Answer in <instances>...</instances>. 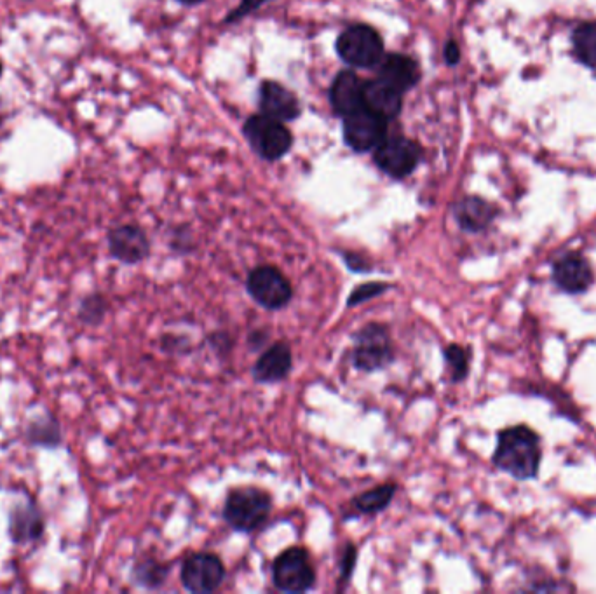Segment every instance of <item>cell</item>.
Instances as JSON below:
<instances>
[{
	"label": "cell",
	"instance_id": "2",
	"mask_svg": "<svg viewBox=\"0 0 596 594\" xmlns=\"http://www.w3.org/2000/svg\"><path fill=\"white\" fill-rule=\"evenodd\" d=\"M271 493L255 485L236 486L227 492L222 518L225 525L239 534H255L271 518Z\"/></svg>",
	"mask_w": 596,
	"mask_h": 594
},
{
	"label": "cell",
	"instance_id": "18",
	"mask_svg": "<svg viewBox=\"0 0 596 594\" xmlns=\"http://www.w3.org/2000/svg\"><path fill=\"white\" fill-rule=\"evenodd\" d=\"M379 79L391 84L400 93L414 88L420 79V68L417 61L405 54H387L379 61Z\"/></svg>",
	"mask_w": 596,
	"mask_h": 594
},
{
	"label": "cell",
	"instance_id": "5",
	"mask_svg": "<svg viewBox=\"0 0 596 594\" xmlns=\"http://www.w3.org/2000/svg\"><path fill=\"white\" fill-rule=\"evenodd\" d=\"M246 291L255 304L271 312L283 311L295 297L290 277L272 264L257 265L248 272Z\"/></svg>",
	"mask_w": 596,
	"mask_h": 594
},
{
	"label": "cell",
	"instance_id": "23",
	"mask_svg": "<svg viewBox=\"0 0 596 594\" xmlns=\"http://www.w3.org/2000/svg\"><path fill=\"white\" fill-rule=\"evenodd\" d=\"M443 358H445V365H447V372L452 384H461L469 377L471 358H473L469 347L461 344H448L443 349Z\"/></svg>",
	"mask_w": 596,
	"mask_h": 594
},
{
	"label": "cell",
	"instance_id": "35",
	"mask_svg": "<svg viewBox=\"0 0 596 594\" xmlns=\"http://www.w3.org/2000/svg\"><path fill=\"white\" fill-rule=\"evenodd\" d=\"M178 2H182V4H189V6H194V4H199V2H203V0H178Z\"/></svg>",
	"mask_w": 596,
	"mask_h": 594
},
{
	"label": "cell",
	"instance_id": "15",
	"mask_svg": "<svg viewBox=\"0 0 596 594\" xmlns=\"http://www.w3.org/2000/svg\"><path fill=\"white\" fill-rule=\"evenodd\" d=\"M396 492H398V485L394 481H387V483L373 486L370 490L358 493L342 514V518H344V521L358 520V518H365V516L370 518V516L384 513L387 507L393 504Z\"/></svg>",
	"mask_w": 596,
	"mask_h": 594
},
{
	"label": "cell",
	"instance_id": "22",
	"mask_svg": "<svg viewBox=\"0 0 596 594\" xmlns=\"http://www.w3.org/2000/svg\"><path fill=\"white\" fill-rule=\"evenodd\" d=\"M25 438L30 446L55 450L63 443V431L55 415L48 412L28 424Z\"/></svg>",
	"mask_w": 596,
	"mask_h": 594
},
{
	"label": "cell",
	"instance_id": "10",
	"mask_svg": "<svg viewBox=\"0 0 596 594\" xmlns=\"http://www.w3.org/2000/svg\"><path fill=\"white\" fill-rule=\"evenodd\" d=\"M420 157H422V150L419 145L403 136L386 138L375 149V164L386 175L396 180L412 175L414 169L419 166Z\"/></svg>",
	"mask_w": 596,
	"mask_h": 594
},
{
	"label": "cell",
	"instance_id": "28",
	"mask_svg": "<svg viewBox=\"0 0 596 594\" xmlns=\"http://www.w3.org/2000/svg\"><path fill=\"white\" fill-rule=\"evenodd\" d=\"M206 342L211 347V351L217 354L218 358H227L229 354H231L232 349H234V345H236V340L232 337L229 331L225 330H215L211 331L210 335L206 337Z\"/></svg>",
	"mask_w": 596,
	"mask_h": 594
},
{
	"label": "cell",
	"instance_id": "21",
	"mask_svg": "<svg viewBox=\"0 0 596 594\" xmlns=\"http://www.w3.org/2000/svg\"><path fill=\"white\" fill-rule=\"evenodd\" d=\"M171 565L166 561L159 560L156 556H142L136 560L129 572V581L135 584L136 588L145 591H159L166 586L170 579Z\"/></svg>",
	"mask_w": 596,
	"mask_h": 594
},
{
	"label": "cell",
	"instance_id": "34",
	"mask_svg": "<svg viewBox=\"0 0 596 594\" xmlns=\"http://www.w3.org/2000/svg\"><path fill=\"white\" fill-rule=\"evenodd\" d=\"M445 58H447V63H450V65H455L461 60V49L454 41L448 42L445 46Z\"/></svg>",
	"mask_w": 596,
	"mask_h": 594
},
{
	"label": "cell",
	"instance_id": "1",
	"mask_svg": "<svg viewBox=\"0 0 596 594\" xmlns=\"http://www.w3.org/2000/svg\"><path fill=\"white\" fill-rule=\"evenodd\" d=\"M541 438L529 426H513L497 434L494 466L516 480L536 478L541 467Z\"/></svg>",
	"mask_w": 596,
	"mask_h": 594
},
{
	"label": "cell",
	"instance_id": "20",
	"mask_svg": "<svg viewBox=\"0 0 596 594\" xmlns=\"http://www.w3.org/2000/svg\"><path fill=\"white\" fill-rule=\"evenodd\" d=\"M398 89L393 88L382 79L366 82L365 84V107L373 110L375 114L382 115L387 121L398 117L403 107V100Z\"/></svg>",
	"mask_w": 596,
	"mask_h": 594
},
{
	"label": "cell",
	"instance_id": "9",
	"mask_svg": "<svg viewBox=\"0 0 596 594\" xmlns=\"http://www.w3.org/2000/svg\"><path fill=\"white\" fill-rule=\"evenodd\" d=\"M386 135L387 119L368 107L358 108L344 117V140L356 152L377 149Z\"/></svg>",
	"mask_w": 596,
	"mask_h": 594
},
{
	"label": "cell",
	"instance_id": "7",
	"mask_svg": "<svg viewBox=\"0 0 596 594\" xmlns=\"http://www.w3.org/2000/svg\"><path fill=\"white\" fill-rule=\"evenodd\" d=\"M225 577L227 568L224 560L211 551L190 553L180 567V582L189 593H215L224 584Z\"/></svg>",
	"mask_w": 596,
	"mask_h": 594
},
{
	"label": "cell",
	"instance_id": "13",
	"mask_svg": "<svg viewBox=\"0 0 596 594\" xmlns=\"http://www.w3.org/2000/svg\"><path fill=\"white\" fill-rule=\"evenodd\" d=\"M46 520L41 507L32 499L23 500L11 507L7 518V534L18 546L32 544L44 537Z\"/></svg>",
	"mask_w": 596,
	"mask_h": 594
},
{
	"label": "cell",
	"instance_id": "11",
	"mask_svg": "<svg viewBox=\"0 0 596 594\" xmlns=\"http://www.w3.org/2000/svg\"><path fill=\"white\" fill-rule=\"evenodd\" d=\"M110 257L124 265H138L150 257L147 232L135 223H126L109 230L107 236Z\"/></svg>",
	"mask_w": 596,
	"mask_h": 594
},
{
	"label": "cell",
	"instance_id": "3",
	"mask_svg": "<svg viewBox=\"0 0 596 594\" xmlns=\"http://www.w3.org/2000/svg\"><path fill=\"white\" fill-rule=\"evenodd\" d=\"M351 363L361 373H377L396 363V347L389 324L370 321L354 331Z\"/></svg>",
	"mask_w": 596,
	"mask_h": 594
},
{
	"label": "cell",
	"instance_id": "25",
	"mask_svg": "<svg viewBox=\"0 0 596 594\" xmlns=\"http://www.w3.org/2000/svg\"><path fill=\"white\" fill-rule=\"evenodd\" d=\"M574 53L584 65L596 68V23H583L576 28L574 37Z\"/></svg>",
	"mask_w": 596,
	"mask_h": 594
},
{
	"label": "cell",
	"instance_id": "8",
	"mask_svg": "<svg viewBox=\"0 0 596 594\" xmlns=\"http://www.w3.org/2000/svg\"><path fill=\"white\" fill-rule=\"evenodd\" d=\"M340 58L356 68H372L379 65L384 56L382 37L368 25L347 28L337 39Z\"/></svg>",
	"mask_w": 596,
	"mask_h": 594
},
{
	"label": "cell",
	"instance_id": "30",
	"mask_svg": "<svg viewBox=\"0 0 596 594\" xmlns=\"http://www.w3.org/2000/svg\"><path fill=\"white\" fill-rule=\"evenodd\" d=\"M170 246L171 250L178 255H189L192 251H196V241L187 229L175 230Z\"/></svg>",
	"mask_w": 596,
	"mask_h": 594
},
{
	"label": "cell",
	"instance_id": "27",
	"mask_svg": "<svg viewBox=\"0 0 596 594\" xmlns=\"http://www.w3.org/2000/svg\"><path fill=\"white\" fill-rule=\"evenodd\" d=\"M359 549L354 542H346L342 547V556H340V574L339 582H337V589L344 591L349 586V582L353 579L354 572H356V565H358Z\"/></svg>",
	"mask_w": 596,
	"mask_h": 594
},
{
	"label": "cell",
	"instance_id": "33",
	"mask_svg": "<svg viewBox=\"0 0 596 594\" xmlns=\"http://www.w3.org/2000/svg\"><path fill=\"white\" fill-rule=\"evenodd\" d=\"M265 2H267V0H243V2H241V4L227 16V21H229V23H234V21L241 20L246 14H250L251 11H255L258 7L264 6Z\"/></svg>",
	"mask_w": 596,
	"mask_h": 594
},
{
	"label": "cell",
	"instance_id": "6",
	"mask_svg": "<svg viewBox=\"0 0 596 594\" xmlns=\"http://www.w3.org/2000/svg\"><path fill=\"white\" fill-rule=\"evenodd\" d=\"M251 149L267 161H278L292 149V131L281 121L267 115H253L243 128Z\"/></svg>",
	"mask_w": 596,
	"mask_h": 594
},
{
	"label": "cell",
	"instance_id": "14",
	"mask_svg": "<svg viewBox=\"0 0 596 594\" xmlns=\"http://www.w3.org/2000/svg\"><path fill=\"white\" fill-rule=\"evenodd\" d=\"M593 281L595 274L590 260L577 251L565 253L553 264V283L563 293L579 295L590 290Z\"/></svg>",
	"mask_w": 596,
	"mask_h": 594
},
{
	"label": "cell",
	"instance_id": "29",
	"mask_svg": "<svg viewBox=\"0 0 596 594\" xmlns=\"http://www.w3.org/2000/svg\"><path fill=\"white\" fill-rule=\"evenodd\" d=\"M340 257H342V262L346 264L347 269L354 272V274H370L375 270L372 260L363 253H358V251L342 250L340 251Z\"/></svg>",
	"mask_w": 596,
	"mask_h": 594
},
{
	"label": "cell",
	"instance_id": "4",
	"mask_svg": "<svg viewBox=\"0 0 596 594\" xmlns=\"http://www.w3.org/2000/svg\"><path fill=\"white\" fill-rule=\"evenodd\" d=\"M272 584L281 593H307L316 588L318 572L311 553L304 546H292L281 551L272 561Z\"/></svg>",
	"mask_w": 596,
	"mask_h": 594
},
{
	"label": "cell",
	"instance_id": "32",
	"mask_svg": "<svg viewBox=\"0 0 596 594\" xmlns=\"http://www.w3.org/2000/svg\"><path fill=\"white\" fill-rule=\"evenodd\" d=\"M246 344L251 352L264 351L267 345L271 344V331L267 328H255L248 333Z\"/></svg>",
	"mask_w": 596,
	"mask_h": 594
},
{
	"label": "cell",
	"instance_id": "31",
	"mask_svg": "<svg viewBox=\"0 0 596 594\" xmlns=\"http://www.w3.org/2000/svg\"><path fill=\"white\" fill-rule=\"evenodd\" d=\"M190 340L189 338L182 337V335H163L161 338V349L168 354L178 356V354H185L189 352Z\"/></svg>",
	"mask_w": 596,
	"mask_h": 594
},
{
	"label": "cell",
	"instance_id": "24",
	"mask_svg": "<svg viewBox=\"0 0 596 594\" xmlns=\"http://www.w3.org/2000/svg\"><path fill=\"white\" fill-rule=\"evenodd\" d=\"M110 304L107 297L100 291H93L86 297L81 298L79 307H77V318L86 326H100L109 314Z\"/></svg>",
	"mask_w": 596,
	"mask_h": 594
},
{
	"label": "cell",
	"instance_id": "16",
	"mask_svg": "<svg viewBox=\"0 0 596 594\" xmlns=\"http://www.w3.org/2000/svg\"><path fill=\"white\" fill-rule=\"evenodd\" d=\"M260 110L267 117L286 122L297 119L300 105L297 96L278 82L265 81L260 88Z\"/></svg>",
	"mask_w": 596,
	"mask_h": 594
},
{
	"label": "cell",
	"instance_id": "19",
	"mask_svg": "<svg viewBox=\"0 0 596 594\" xmlns=\"http://www.w3.org/2000/svg\"><path fill=\"white\" fill-rule=\"evenodd\" d=\"M495 215L497 211L494 206L481 197H464L459 203L454 204L455 222L469 234L487 230L490 223L494 222Z\"/></svg>",
	"mask_w": 596,
	"mask_h": 594
},
{
	"label": "cell",
	"instance_id": "17",
	"mask_svg": "<svg viewBox=\"0 0 596 594\" xmlns=\"http://www.w3.org/2000/svg\"><path fill=\"white\" fill-rule=\"evenodd\" d=\"M330 103L337 114L346 117L365 107V82L354 72H340L330 88Z\"/></svg>",
	"mask_w": 596,
	"mask_h": 594
},
{
	"label": "cell",
	"instance_id": "12",
	"mask_svg": "<svg viewBox=\"0 0 596 594\" xmlns=\"http://www.w3.org/2000/svg\"><path fill=\"white\" fill-rule=\"evenodd\" d=\"M293 372L292 345L286 340L269 344L251 366V377L257 384L276 385L285 382Z\"/></svg>",
	"mask_w": 596,
	"mask_h": 594
},
{
	"label": "cell",
	"instance_id": "36",
	"mask_svg": "<svg viewBox=\"0 0 596 594\" xmlns=\"http://www.w3.org/2000/svg\"><path fill=\"white\" fill-rule=\"evenodd\" d=\"M0 68H2V67H0Z\"/></svg>",
	"mask_w": 596,
	"mask_h": 594
},
{
	"label": "cell",
	"instance_id": "26",
	"mask_svg": "<svg viewBox=\"0 0 596 594\" xmlns=\"http://www.w3.org/2000/svg\"><path fill=\"white\" fill-rule=\"evenodd\" d=\"M391 290H393V283H387V281H368V283L358 284V286L347 295L346 307L347 309H354V307L366 304V302H370V300L382 297L384 293Z\"/></svg>",
	"mask_w": 596,
	"mask_h": 594
}]
</instances>
